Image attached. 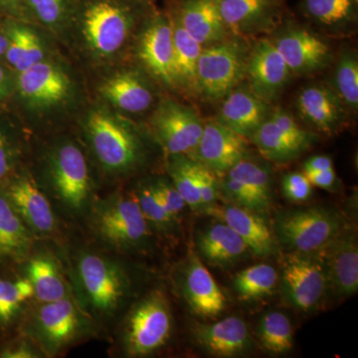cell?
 <instances>
[{
	"label": "cell",
	"mask_w": 358,
	"mask_h": 358,
	"mask_svg": "<svg viewBox=\"0 0 358 358\" xmlns=\"http://www.w3.org/2000/svg\"><path fill=\"white\" fill-rule=\"evenodd\" d=\"M136 197L148 224H152L159 229L166 230L173 227V224L176 222V219L167 212L159 201L152 185L141 187Z\"/></svg>",
	"instance_id": "60d3db41"
},
{
	"label": "cell",
	"mask_w": 358,
	"mask_h": 358,
	"mask_svg": "<svg viewBox=\"0 0 358 358\" xmlns=\"http://www.w3.org/2000/svg\"><path fill=\"white\" fill-rule=\"evenodd\" d=\"M134 64L138 66L157 86L178 91L173 69V28L164 9L152 7L131 46Z\"/></svg>",
	"instance_id": "5b68a950"
},
{
	"label": "cell",
	"mask_w": 358,
	"mask_h": 358,
	"mask_svg": "<svg viewBox=\"0 0 358 358\" xmlns=\"http://www.w3.org/2000/svg\"><path fill=\"white\" fill-rule=\"evenodd\" d=\"M27 273L34 296L42 303L67 298V284L54 259L47 255L35 256L28 264Z\"/></svg>",
	"instance_id": "1f68e13d"
},
{
	"label": "cell",
	"mask_w": 358,
	"mask_h": 358,
	"mask_svg": "<svg viewBox=\"0 0 358 358\" xmlns=\"http://www.w3.org/2000/svg\"><path fill=\"white\" fill-rule=\"evenodd\" d=\"M78 275L87 300L98 313H114L126 298V275L119 266L105 257L93 253L80 257Z\"/></svg>",
	"instance_id": "5bb4252c"
},
{
	"label": "cell",
	"mask_w": 358,
	"mask_h": 358,
	"mask_svg": "<svg viewBox=\"0 0 358 358\" xmlns=\"http://www.w3.org/2000/svg\"><path fill=\"white\" fill-rule=\"evenodd\" d=\"M155 4L141 0H79L61 41L90 67L121 65Z\"/></svg>",
	"instance_id": "6da1fadb"
},
{
	"label": "cell",
	"mask_w": 358,
	"mask_h": 358,
	"mask_svg": "<svg viewBox=\"0 0 358 358\" xmlns=\"http://www.w3.org/2000/svg\"><path fill=\"white\" fill-rule=\"evenodd\" d=\"M250 140L264 157L275 162H291L308 150L278 128L268 115Z\"/></svg>",
	"instance_id": "d6a6232c"
},
{
	"label": "cell",
	"mask_w": 358,
	"mask_h": 358,
	"mask_svg": "<svg viewBox=\"0 0 358 358\" xmlns=\"http://www.w3.org/2000/svg\"><path fill=\"white\" fill-rule=\"evenodd\" d=\"M6 18L0 17V61L3 62L4 55H6L7 48V32L6 25Z\"/></svg>",
	"instance_id": "f5cc1de1"
},
{
	"label": "cell",
	"mask_w": 358,
	"mask_h": 358,
	"mask_svg": "<svg viewBox=\"0 0 358 358\" xmlns=\"http://www.w3.org/2000/svg\"><path fill=\"white\" fill-rule=\"evenodd\" d=\"M197 247L200 256L209 265L219 268L234 265L250 251L241 237L221 221L199 235Z\"/></svg>",
	"instance_id": "f1b7e54d"
},
{
	"label": "cell",
	"mask_w": 358,
	"mask_h": 358,
	"mask_svg": "<svg viewBox=\"0 0 358 358\" xmlns=\"http://www.w3.org/2000/svg\"><path fill=\"white\" fill-rule=\"evenodd\" d=\"M216 121L250 140L271 113V103L256 95L248 84H240L221 100Z\"/></svg>",
	"instance_id": "ffe728a7"
},
{
	"label": "cell",
	"mask_w": 358,
	"mask_h": 358,
	"mask_svg": "<svg viewBox=\"0 0 358 358\" xmlns=\"http://www.w3.org/2000/svg\"><path fill=\"white\" fill-rule=\"evenodd\" d=\"M312 183L303 173H289L282 179V192L291 201H306L312 194Z\"/></svg>",
	"instance_id": "ee69618b"
},
{
	"label": "cell",
	"mask_w": 358,
	"mask_h": 358,
	"mask_svg": "<svg viewBox=\"0 0 358 358\" xmlns=\"http://www.w3.org/2000/svg\"><path fill=\"white\" fill-rule=\"evenodd\" d=\"M167 171L174 187L185 200L186 206L193 210H201L202 205L199 192V162L188 155H169Z\"/></svg>",
	"instance_id": "d590c367"
},
{
	"label": "cell",
	"mask_w": 358,
	"mask_h": 358,
	"mask_svg": "<svg viewBox=\"0 0 358 358\" xmlns=\"http://www.w3.org/2000/svg\"><path fill=\"white\" fill-rule=\"evenodd\" d=\"M329 287L339 296H350L358 289V243L357 231L346 224L320 250Z\"/></svg>",
	"instance_id": "d6986e66"
},
{
	"label": "cell",
	"mask_w": 358,
	"mask_h": 358,
	"mask_svg": "<svg viewBox=\"0 0 358 358\" xmlns=\"http://www.w3.org/2000/svg\"><path fill=\"white\" fill-rule=\"evenodd\" d=\"M197 180H199V192L202 205L201 210L203 211L205 208L215 204L217 201L219 192H220L219 182L215 173L200 164Z\"/></svg>",
	"instance_id": "f6af8a7d"
},
{
	"label": "cell",
	"mask_w": 358,
	"mask_h": 358,
	"mask_svg": "<svg viewBox=\"0 0 358 358\" xmlns=\"http://www.w3.org/2000/svg\"><path fill=\"white\" fill-rule=\"evenodd\" d=\"M279 282V274L268 264H257L238 272L233 280L235 292L242 300H260L270 296Z\"/></svg>",
	"instance_id": "e575fe53"
},
{
	"label": "cell",
	"mask_w": 358,
	"mask_h": 358,
	"mask_svg": "<svg viewBox=\"0 0 358 358\" xmlns=\"http://www.w3.org/2000/svg\"><path fill=\"white\" fill-rule=\"evenodd\" d=\"M173 317L166 296L159 291L138 301L127 322L124 345L131 357H143L159 350L169 341Z\"/></svg>",
	"instance_id": "9c48e42d"
},
{
	"label": "cell",
	"mask_w": 358,
	"mask_h": 358,
	"mask_svg": "<svg viewBox=\"0 0 358 358\" xmlns=\"http://www.w3.org/2000/svg\"><path fill=\"white\" fill-rule=\"evenodd\" d=\"M15 169V152L10 138L0 124V181L11 178Z\"/></svg>",
	"instance_id": "bcb514c9"
},
{
	"label": "cell",
	"mask_w": 358,
	"mask_h": 358,
	"mask_svg": "<svg viewBox=\"0 0 358 358\" xmlns=\"http://www.w3.org/2000/svg\"><path fill=\"white\" fill-rule=\"evenodd\" d=\"M31 230L4 193H0V260L23 262L30 255Z\"/></svg>",
	"instance_id": "4dcf8cb0"
},
{
	"label": "cell",
	"mask_w": 358,
	"mask_h": 358,
	"mask_svg": "<svg viewBox=\"0 0 358 358\" xmlns=\"http://www.w3.org/2000/svg\"><path fill=\"white\" fill-rule=\"evenodd\" d=\"M333 169V160L331 157H326V155H315L305 162L303 171L305 174H310Z\"/></svg>",
	"instance_id": "f907efd6"
},
{
	"label": "cell",
	"mask_w": 358,
	"mask_h": 358,
	"mask_svg": "<svg viewBox=\"0 0 358 358\" xmlns=\"http://www.w3.org/2000/svg\"><path fill=\"white\" fill-rule=\"evenodd\" d=\"M258 336L263 348L274 355H284L294 348L293 327L285 313H266L259 324Z\"/></svg>",
	"instance_id": "8d00e7d4"
},
{
	"label": "cell",
	"mask_w": 358,
	"mask_h": 358,
	"mask_svg": "<svg viewBox=\"0 0 358 358\" xmlns=\"http://www.w3.org/2000/svg\"><path fill=\"white\" fill-rule=\"evenodd\" d=\"M0 17L28 21L26 0H0Z\"/></svg>",
	"instance_id": "c3c4849f"
},
{
	"label": "cell",
	"mask_w": 358,
	"mask_h": 358,
	"mask_svg": "<svg viewBox=\"0 0 358 358\" xmlns=\"http://www.w3.org/2000/svg\"><path fill=\"white\" fill-rule=\"evenodd\" d=\"M4 194L30 230L41 235L54 232L53 209L31 176L24 173L10 179Z\"/></svg>",
	"instance_id": "7402d4cb"
},
{
	"label": "cell",
	"mask_w": 358,
	"mask_h": 358,
	"mask_svg": "<svg viewBox=\"0 0 358 358\" xmlns=\"http://www.w3.org/2000/svg\"><path fill=\"white\" fill-rule=\"evenodd\" d=\"M225 173L246 186L268 209L270 208L272 202V187L271 176L267 167L246 157L231 167Z\"/></svg>",
	"instance_id": "f35d334b"
},
{
	"label": "cell",
	"mask_w": 358,
	"mask_h": 358,
	"mask_svg": "<svg viewBox=\"0 0 358 358\" xmlns=\"http://www.w3.org/2000/svg\"><path fill=\"white\" fill-rule=\"evenodd\" d=\"M312 185L322 189H333L336 183V174L334 169L329 171H320V173L306 174Z\"/></svg>",
	"instance_id": "681fc988"
},
{
	"label": "cell",
	"mask_w": 358,
	"mask_h": 358,
	"mask_svg": "<svg viewBox=\"0 0 358 358\" xmlns=\"http://www.w3.org/2000/svg\"><path fill=\"white\" fill-rule=\"evenodd\" d=\"M181 25L203 47L230 36L224 24L216 0H167Z\"/></svg>",
	"instance_id": "cb8c5ba5"
},
{
	"label": "cell",
	"mask_w": 358,
	"mask_h": 358,
	"mask_svg": "<svg viewBox=\"0 0 358 358\" xmlns=\"http://www.w3.org/2000/svg\"><path fill=\"white\" fill-rule=\"evenodd\" d=\"M230 36L272 34L285 21L282 0H216Z\"/></svg>",
	"instance_id": "9a60e30c"
},
{
	"label": "cell",
	"mask_w": 358,
	"mask_h": 358,
	"mask_svg": "<svg viewBox=\"0 0 358 358\" xmlns=\"http://www.w3.org/2000/svg\"><path fill=\"white\" fill-rule=\"evenodd\" d=\"M152 185L164 208L178 221L179 215L185 210L186 203L173 183L166 179H159Z\"/></svg>",
	"instance_id": "7bdbcfd3"
},
{
	"label": "cell",
	"mask_w": 358,
	"mask_h": 358,
	"mask_svg": "<svg viewBox=\"0 0 358 358\" xmlns=\"http://www.w3.org/2000/svg\"><path fill=\"white\" fill-rule=\"evenodd\" d=\"M250 47L247 39L228 36L203 47L197 64V96L216 103L246 78Z\"/></svg>",
	"instance_id": "277c9868"
},
{
	"label": "cell",
	"mask_w": 358,
	"mask_h": 358,
	"mask_svg": "<svg viewBox=\"0 0 358 358\" xmlns=\"http://www.w3.org/2000/svg\"><path fill=\"white\" fill-rule=\"evenodd\" d=\"M35 324L47 350L56 352L76 338L80 329L79 313L68 298L42 303L36 313Z\"/></svg>",
	"instance_id": "484cf974"
},
{
	"label": "cell",
	"mask_w": 358,
	"mask_h": 358,
	"mask_svg": "<svg viewBox=\"0 0 358 358\" xmlns=\"http://www.w3.org/2000/svg\"><path fill=\"white\" fill-rule=\"evenodd\" d=\"M2 357L8 358H29L34 357L35 355L34 353L30 350L29 348L21 345L8 348V350L3 352Z\"/></svg>",
	"instance_id": "816d5d0a"
},
{
	"label": "cell",
	"mask_w": 358,
	"mask_h": 358,
	"mask_svg": "<svg viewBox=\"0 0 358 358\" xmlns=\"http://www.w3.org/2000/svg\"><path fill=\"white\" fill-rule=\"evenodd\" d=\"M296 106L301 119L320 133H338L345 124L348 110L336 90L329 85L303 87L296 96Z\"/></svg>",
	"instance_id": "44dd1931"
},
{
	"label": "cell",
	"mask_w": 358,
	"mask_h": 358,
	"mask_svg": "<svg viewBox=\"0 0 358 358\" xmlns=\"http://www.w3.org/2000/svg\"><path fill=\"white\" fill-rule=\"evenodd\" d=\"M148 124L155 141L169 157H189L199 143L204 126L192 108L171 98L157 103Z\"/></svg>",
	"instance_id": "30bf717a"
},
{
	"label": "cell",
	"mask_w": 358,
	"mask_h": 358,
	"mask_svg": "<svg viewBox=\"0 0 358 358\" xmlns=\"http://www.w3.org/2000/svg\"><path fill=\"white\" fill-rule=\"evenodd\" d=\"M345 225L336 212L324 207L292 209L278 214L274 234L292 252H320Z\"/></svg>",
	"instance_id": "8992f818"
},
{
	"label": "cell",
	"mask_w": 358,
	"mask_h": 358,
	"mask_svg": "<svg viewBox=\"0 0 358 358\" xmlns=\"http://www.w3.org/2000/svg\"><path fill=\"white\" fill-rule=\"evenodd\" d=\"M34 296L32 285L25 279H0V322L7 324L13 319L21 306Z\"/></svg>",
	"instance_id": "ab89813d"
},
{
	"label": "cell",
	"mask_w": 358,
	"mask_h": 358,
	"mask_svg": "<svg viewBox=\"0 0 358 358\" xmlns=\"http://www.w3.org/2000/svg\"><path fill=\"white\" fill-rule=\"evenodd\" d=\"M94 225L103 241L117 248H134L150 237V224L136 195H117L99 204Z\"/></svg>",
	"instance_id": "7c38bea8"
},
{
	"label": "cell",
	"mask_w": 358,
	"mask_h": 358,
	"mask_svg": "<svg viewBox=\"0 0 358 358\" xmlns=\"http://www.w3.org/2000/svg\"><path fill=\"white\" fill-rule=\"evenodd\" d=\"M293 76L270 37H261L251 45L245 80L257 96L268 103L275 102Z\"/></svg>",
	"instance_id": "2e32d148"
},
{
	"label": "cell",
	"mask_w": 358,
	"mask_h": 358,
	"mask_svg": "<svg viewBox=\"0 0 358 358\" xmlns=\"http://www.w3.org/2000/svg\"><path fill=\"white\" fill-rule=\"evenodd\" d=\"M47 173L57 199L72 211H82L92 192V178L83 150L73 141L59 143L47 159Z\"/></svg>",
	"instance_id": "ba28073f"
},
{
	"label": "cell",
	"mask_w": 358,
	"mask_h": 358,
	"mask_svg": "<svg viewBox=\"0 0 358 358\" xmlns=\"http://www.w3.org/2000/svg\"><path fill=\"white\" fill-rule=\"evenodd\" d=\"M157 84L136 64L106 71L98 87L101 101L124 115H141L157 105Z\"/></svg>",
	"instance_id": "8fae6325"
},
{
	"label": "cell",
	"mask_w": 358,
	"mask_h": 358,
	"mask_svg": "<svg viewBox=\"0 0 358 358\" xmlns=\"http://www.w3.org/2000/svg\"><path fill=\"white\" fill-rule=\"evenodd\" d=\"M197 343L218 357H234L252 348L246 322L237 317H225L214 324H200L193 329Z\"/></svg>",
	"instance_id": "4316f807"
},
{
	"label": "cell",
	"mask_w": 358,
	"mask_h": 358,
	"mask_svg": "<svg viewBox=\"0 0 358 358\" xmlns=\"http://www.w3.org/2000/svg\"><path fill=\"white\" fill-rule=\"evenodd\" d=\"M182 289L188 306L199 317H217L225 310L226 296L222 289L196 254L189 257Z\"/></svg>",
	"instance_id": "d4e9b609"
},
{
	"label": "cell",
	"mask_w": 358,
	"mask_h": 358,
	"mask_svg": "<svg viewBox=\"0 0 358 358\" xmlns=\"http://www.w3.org/2000/svg\"><path fill=\"white\" fill-rule=\"evenodd\" d=\"M82 124L92 152L106 173L124 176L136 171L145 162L140 131L107 103L100 101L92 105Z\"/></svg>",
	"instance_id": "7a4b0ae2"
},
{
	"label": "cell",
	"mask_w": 358,
	"mask_h": 358,
	"mask_svg": "<svg viewBox=\"0 0 358 358\" xmlns=\"http://www.w3.org/2000/svg\"><path fill=\"white\" fill-rule=\"evenodd\" d=\"M203 211L227 224L255 255L268 257L277 252V238L258 212L234 204L218 206L216 203L207 207Z\"/></svg>",
	"instance_id": "603a6c76"
},
{
	"label": "cell",
	"mask_w": 358,
	"mask_h": 358,
	"mask_svg": "<svg viewBox=\"0 0 358 358\" xmlns=\"http://www.w3.org/2000/svg\"><path fill=\"white\" fill-rule=\"evenodd\" d=\"M166 10L173 28V69L178 92L197 96V64L203 46L192 38L169 6Z\"/></svg>",
	"instance_id": "83f0119b"
},
{
	"label": "cell",
	"mask_w": 358,
	"mask_h": 358,
	"mask_svg": "<svg viewBox=\"0 0 358 358\" xmlns=\"http://www.w3.org/2000/svg\"><path fill=\"white\" fill-rule=\"evenodd\" d=\"M141 1L147 2V3L150 4H155V1H157V0H141Z\"/></svg>",
	"instance_id": "db71d44e"
},
{
	"label": "cell",
	"mask_w": 358,
	"mask_h": 358,
	"mask_svg": "<svg viewBox=\"0 0 358 358\" xmlns=\"http://www.w3.org/2000/svg\"><path fill=\"white\" fill-rule=\"evenodd\" d=\"M246 138L213 120L204 122L196 148L189 155L215 174H222L247 157Z\"/></svg>",
	"instance_id": "e0dca14e"
},
{
	"label": "cell",
	"mask_w": 358,
	"mask_h": 358,
	"mask_svg": "<svg viewBox=\"0 0 358 358\" xmlns=\"http://www.w3.org/2000/svg\"><path fill=\"white\" fill-rule=\"evenodd\" d=\"M270 37L293 75L308 76L326 69L333 61L329 45L306 26L284 21Z\"/></svg>",
	"instance_id": "4fadbf2b"
},
{
	"label": "cell",
	"mask_w": 358,
	"mask_h": 358,
	"mask_svg": "<svg viewBox=\"0 0 358 358\" xmlns=\"http://www.w3.org/2000/svg\"><path fill=\"white\" fill-rule=\"evenodd\" d=\"M15 85L16 73L0 61V110L13 102Z\"/></svg>",
	"instance_id": "7dc6e473"
},
{
	"label": "cell",
	"mask_w": 358,
	"mask_h": 358,
	"mask_svg": "<svg viewBox=\"0 0 358 358\" xmlns=\"http://www.w3.org/2000/svg\"><path fill=\"white\" fill-rule=\"evenodd\" d=\"M7 48L3 62L16 74L55 55L46 30L29 21L6 18Z\"/></svg>",
	"instance_id": "ac0fdd59"
},
{
	"label": "cell",
	"mask_w": 358,
	"mask_h": 358,
	"mask_svg": "<svg viewBox=\"0 0 358 358\" xmlns=\"http://www.w3.org/2000/svg\"><path fill=\"white\" fill-rule=\"evenodd\" d=\"M80 84L74 71L57 53L16 74L13 101L32 117H54L76 106Z\"/></svg>",
	"instance_id": "3957f363"
},
{
	"label": "cell",
	"mask_w": 358,
	"mask_h": 358,
	"mask_svg": "<svg viewBox=\"0 0 358 358\" xmlns=\"http://www.w3.org/2000/svg\"><path fill=\"white\" fill-rule=\"evenodd\" d=\"M279 282L285 300L301 312L317 307L329 288L324 259L320 252H289L280 262Z\"/></svg>",
	"instance_id": "52a82bcc"
},
{
	"label": "cell",
	"mask_w": 358,
	"mask_h": 358,
	"mask_svg": "<svg viewBox=\"0 0 358 358\" xmlns=\"http://www.w3.org/2000/svg\"><path fill=\"white\" fill-rule=\"evenodd\" d=\"M268 117L275 122L278 128L282 129L285 134H288L293 140L298 141L305 148H310L317 140V136L315 134L301 128L298 122L294 120L293 115L289 114L287 110L282 109L272 110Z\"/></svg>",
	"instance_id": "b9f144b4"
},
{
	"label": "cell",
	"mask_w": 358,
	"mask_h": 358,
	"mask_svg": "<svg viewBox=\"0 0 358 358\" xmlns=\"http://www.w3.org/2000/svg\"><path fill=\"white\" fill-rule=\"evenodd\" d=\"M301 7L313 24L331 35H348L357 27L358 0H303Z\"/></svg>",
	"instance_id": "f546056e"
},
{
	"label": "cell",
	"mask_w": 358,
	"mask_h": 358,
	"mask_svg": "<svg viewBox=\"0 0 358 358\" xmlns=\"http://www.w3.org/2000/svg\"><path fill=\"white\" fill-rule=\"evenodd\" d=\"M334 89L343 101L346 110L357 113L358 109V58L352 49L339 54L334 69Z\"/></svg>",
	"instance_id": "74e56055"
},
{
	"label": "cell",
	"mask_w": 358,
	"mask_h": 358,
	"mask_svg": "<svg viewBox=\"0 0 358 358\" xmlns=\"http://www.w3.org/2000/svg\"><path fill=\"white\" fill-rule=\"evenodd\" d=\"M78 2L79 0H26L28 21L60 40Z\"/></svg>",
	"instance_id": "836d02e7"
}]
</instances>
